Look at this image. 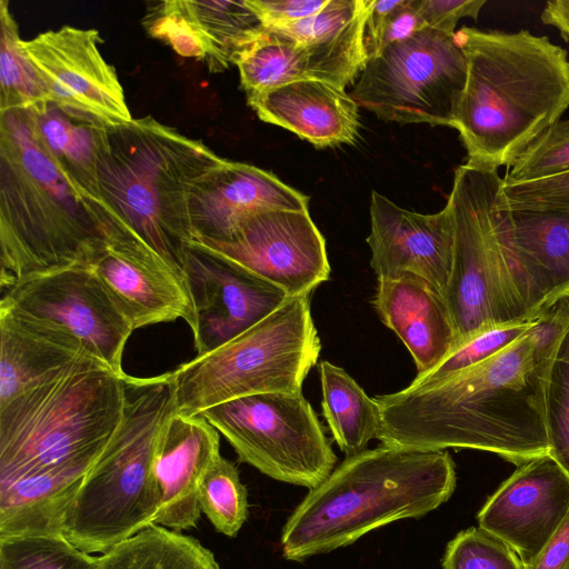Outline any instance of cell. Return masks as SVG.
<instances>
[{"label":"cell","instance_id":"f35d334b","mask_svg":"<svg viewBox=\"0 0 569 569\" xmlns=\"http://www.w3.org/2000/svg\"><path fill=\"white\" fill-rule=\"evenodd\" d=\"M500 209L569 210V172L519 183H505L502 179Z\"/></svg>","mask_w":569,"mask_h":569},{"label":"cell","instance_id":"d590c367","mask_svg":"<svg viewBox=\"0 0 569 569\" xmlns=\"http://www.w3.org/2000/svg\"><path fill=\"white\" fill-rule=\"evenodd\" d=\"M443 569H525L513 549L481 528L460 531L447 545Z\"/></svg>","mask_w":569,"mask_h":569},{"label":"cell","instance_id":"4fadbf2b","mask_svg":"<svg viewBox=\"0 0 569 569\" xmlns=\"http://www.w3.org/2000/svg\"><path fill=\"white\" fill-rule=\"evenodd\" d=\"M191 246L281 288L289 298L309 296L330 274L326 240L308 208L262 209L248 216L230 240Z\"/></svg>","mask_w":569,"mask_h":569},{"label":"cell","instance_id":"d6a6232c","mask_svg":"<svg viewBox=\"0 0 569 569\" xmlns=\"http://www.w3.org/2000/svg\"><path fill=\"white\" fill-rule=\"evenodd\" d=\"M199 506L213 527L228 537L237 536L247 519V489L237 467L222 456L201 481Z\"/></svg>","mask_w":569,"mask_h":569},{"label":"cell","instance_id":"1f68e13d","mask_svg":"<svg viewBox=\"0 0 569 569\" xmlns=\"http://www.w3.org/2000/svg\"><path fill=\"white\" fill-rule=\"evenodd\" d=\"M99 561L63 535L0 537V569H98Z\"/></svg>","mask_w":569,"mask_h":569},{"label":"cell","instance_id":"7a4b0ae2","mask_svg":"<svg viewBox=\"0 0 569 569\" xmlns=\"http://www.w3.org/2000/svg\"><path fill=\"white\" fill-rule=\"evenodd\" d=\"M569 297L520 339L483 362L441 380L375 397L381 443L412 450L467 448L518 467L549 453L545 382Z\"/></svg>","mask_w":569,"mask_h":569},{"label":"cell","instance_id":"8d00e7d4","mask_svg":"<svg viewBox=\"0 0 569 569\" xmlns=\"http://www.w3.org/2000/svg\"><path fill=\"white\" fill-rule=\"evenodd\" d=\"M569 172V119L559 120L507 170L505 183H519Z\"/></svg>","mask_w":569,"mask_h":569},{"label":"cell","instance_id":"74e56055","mask_svg":"<svg viewBox=\"0 0 569 569\" xmlns=\"http://www.w3.org/2000/svg\"><path fill=\"white\" fill-rule=\"evenodd\" d=\"M425 28L417 0H373L365 29L368 61L389 44L408 39Z\"/></svg>","mask_w":569,"mask_h":569},{"label":"cell","instance_id":"7bdbcfd3","mask_svg":"<svg viewBox=\"0 0 569 569\" xmlns=\"http://www.w3.org/2000/svg\"><path fill=\"white\" fill-rule=\"evenodd\" d=\"M540 17L545 24L558 29L563 40L569 41V0L547 2Z\"/></svg>","mask_w":569,"mask_h":569},{"label":"cell","instance_id":"5bb4252c","mask_svg":"<svg viewBox=\"0 0 569 569\" xmlns=\"http://www.w3.org/2000/svg\"><path fill=\"white\" fill-rule=\"evenodd\" d=\"M96 29L63 26L22 40L50 103L83 119L117 127L133 120L114 68L100 52Z\"/></svg>","mask_w":569,"mask_h":569},{"label":"cell","instance_id":"ab89813d","mask_svg":"<svg viewBox=\"0 0 569 569\" xmlns=\"http://www.w3.org/2000/svg\"><path fill=\"white\" fill-rule=\"evenodd\" d=\"M268 30L282 29L318 13L328 0H247Z\"/></svg>","mask_w":569,"mask_h":569},{"label":"cell","instance_id":"60d3db41","mask_svg":"<svg viewBox=\"0 0 569 569\" xmlns=\"http://www.w3.org/2000/svg\"><path fill=\"white\" fill-rule=\"evenodd\" d=\"M486 0H417V8L426 28L455 33L462 18L478 19Z\"/></svg>","mask_w":569,"mask_h":569},{"label":"cell","instance_id":"7402d4cb","mask_svg":"<svg viewBox=\"0 0 569 569\" xmlns=\"http://www.w3.org/2000/svg\"><path fill=\"white\" fill-rule=\"evenodd\" d=\"M264 122L282 127L316 148L353 143L360 128L359 106L345 89L303 79L247 98Z\"/></svg>","mask_w":569,"mask_h":569},{"label":"cell","instance_id":"277c9868","mask_svg":"<svg viewBox=\"0 0 569 569\" xmlns=\"http://www.w3.org/2000/svg\"><path fill=\"white\" fill-rule=\"evenodd\" d=\"M467 61L453 128L467 163L509 170L569 108L567 51L528 30L463 27L456 32Z\"/></svg>","mask_w":569,"mask_h":569},{"label":"cell","instance_id":"836d02e7","mask_svg":"<svg viewBox=\"0 0 569 569\" xmlns=\"http://www.w3.org/2000/svg\"><path fill=\"white\" fill-rule=\"evenodd\" d=\"M545 418L549 455L569 475V319L559 335L547 369Z\"/></svg>","mask_w":569,"mask_h":569},{"label":"cell","instance_id":"52a82bcc","mask_svg":"<svg viewBox=\"0 0 569 569\" xmlns=\"http://www.w3.org/2000/svg\"><path fill=\"white\" fill-rule=\"evenodd\" d=\"M123 420L72 499L62 535L88 553H104L154 525L160 508L153 472L162 425L174 410L170 372L129 376Z\"/></svg>","mask_w":569,"mask_h":569},{"label":"cell","instance_id":"e0dca14e","mask_svg":"<svg viewBox=\"0 0 569 569\" xmlns=\"http://www.w3.org/2000/svg\"><path fill=\"white\" fill-rule=\"evenodd\" d=\"M370 221L367 243L377 280L418 278L445 299L453 258L449 206L436 213H419L373 190Z\"/></svg>","mask_w":569,"mask_h":569},{"label":"cell","instance_id":"8fae6325","mask_svg":"<svg viewBox=\"0 0 569 569\" xmlns=\"http://www.w3.org/2000/svg\"><path fill=\"white\" fill-rule=\"evenodd\" d=\"M199 416L222 433L239 461L274 480L310 490L337 463L331 443L302 392L240 397Z\"/></svg>","mask_w":569,"mask_h":569},{"label":"cell","instance_id":"f546056e","mask_svg":"<svg viewBox=\"0 0 569 569\" xmlns=\"http://www.w3.org/2000/svg\"><path fill=\"white\" fill-rule=\"evenodd\" d=\"M247 98L309 78L302 44L278 30H268L236 60Z\"/></svg>","mask_w":569,"mask_h":569},{"label":"cell","instance_id":"4dcf8cb0","mask_svg":"<svg viewBox=\"0 0 569 569\" xmlns=\"http://www.w3.org/2000/svg\"><path fill=\"white\" fill-rule=\"evenodd\" d=\"M0 111L40 109L50 102L46 86L22 48L9 3L0 2Z\"/></svg>","mask_w":569,"mask_h":569},{"label":"cell","instance_id":"d4e9b609","mask_svg":"<svg viewBox=\"0 0 569 569\" xmlns=\"http://www.w3.org/2000/svg\"><path fill=\"white\" fill-rule=\"evenodd\" d=\"M87 358L96 359L69 337L0 305V408Z\"/></svg>","mask_w":569,"mask_h":569},{"label":"cell","instance_id":"8992f818","mask_svg":"<svg viewBox=\"0 0 569 569\" xmlns=\"http://www.w3.org/2000/svg\"><path fill=\"white\" fill-rule=\"evenodd\" d=\"M455 487V463L443 450L381 443L348 456L288 518L282 555L302 561L393 521L422 517L446 502Z\"/></svg>","mask_w":569,"mask_h":569},{"label":"cell","instance_id":"9a60e30c","mask_svg":"<svg viewBox=\"0 0 569 569\" xmlns=\"http://www.w3.org/2000/svg\"><path fill=\"white\" fill-rule=\"evenodd\" d=\"M186 277L196 312L197 356L236 338L289 298L281 288L196 246L188 252Z\"/></svg>","mask_w":569,"mask_h":569},{"label":"cell","instance_id":"ac0fdd59","mask_svg":"<svg viewBox=\"0 0 569 569\" xmlns=\"http://www.w3.org/2000/svg\"><path fill=\"white\" fill-rule=\"evenodd\" d=\"M124 311L134 330L182 319L196 329L184 280L141 242L112 238L89 266Z\"/></svg>","mask_w":569,"mask_h":569},{"label":"cell","instance_id":"3957f363","mask_svg":"<svg viewBox=\"0 0 569 569\" xmlns=\"http://www.w3.org/2000/svg\"><path fill=\"white\" fill-rule=\"evenodd\" d=\"M110 240L103 206L41 142L31 110L0 111V288L89 267Z\"/></svg>","mask_w":569,"mask_h":569},{"label":"cell","instance_id":"f1b7e54d","mask_svg":"<svg viewBox=\"0 0 569 569\" xmlns=\"http://www.w3.org/2000/svg\"><path fill=\"white\" fill-rule=\"evenodd\" d=\"M98 569H219L197 539L153 525L100 556Z\"/></svg>","mask_w":569,"mask_h":569},{"label":"cell","instance_id":"5b68a950","mask_svg":"<svg viewBox=\"0 0 569 569\" xmlns=\"http://www.w3.org/2000/svg\"><path fill=\"white\" fill-rule=\"evenodd\" d=\"M227 162L201 140L151 116L108 127L99 187L110 239L141 242L188 284L193 202Z\"/></svg>","mask_w":569,"mask_h":569},{"label":"cell","instance_id":"ba28073f","mask_svg":"<svg viewBox=\"0 0 569 569\" xmlns=\"http://www.w3.org/2000/svg\"><path fill=\"white\" fill-rule=\"evenodd\" d=\"M320 350L309 296L288 298L227 343L170 371L174 411L199 416L240 397L301 392Z\"/></svg>","mask_w":569,"mask_h":569},{"label":"cell","instance_id":"2e32d148","mask_svg":"<svg viewBox=\"0 0 569 569\" xmlns=\"http://www.w3.org/2000/svg\"><path fill=\"white\" fill-rule=\"evenodd\" d=\"M569 513V475L548 453L521 466L487 499L479 528L529 563Z\"/></svg>","mask_w":569,"mask_h":569},{"label":"cell","instance_id":"44dd1931","mask_svg":"<svg viewBox=\"0 0 569 569\" xmlns=\"http://www.w3.org/2000/svg\"><path fill=\"white\" fill-rule=\"evenodd\" d=\"M309 198L272 172L230 161L200 190L192 207L194 240L223 242L242 221L262 209L301 210Z\"/></svg>","mask_w":569,"mask_h":569},{"label":"cell","instance_id":"ffe728a7","mask_svg":"<svg viewBox=\"0 0 569 569\" xmlns=\"http://www.w3.org/2000/svg\"><path fill=\"white\" fill-rule=\"evenodd\" d=\"M220 456L219 431L201 416L174 410L168 416L153 462L160 499L154 525L178 532L196 527L201 513V481Z\"/></svg>","mask_w":569,"mask_h":569},{"label":"cell","instance_id":"4316f807","mask_svg":"<svg viewBox=\"0 0 569 569\" xmlns=\"http://www.w3.org/2000/svg\"><path fill=\"white\" fill-rule=\"evenodd\" d=\"M318 369L322 413L335 441L346 457L366 450L381 429L378 402L341 367L323 360Z\"/></svg>","mask_w":569,"mask_h":569},{"label":"cell","instance_id":"30bf717a","mask_svg":"<svg viewBox=\"0 0 569 569\" xmlns=\"http://www.w3.org/2000/svg\"><path fill=\"white\" fill-rule=\"evenodd\" d=\"M466 81L456 32L425 28L370 59L350 96L386 121L453 128Z\"/></svg>","mask_w":569,"mask_h":569},{"label":"cell","instance_id":"b9f144b4","mask_svg":"<svg viewBox=\"0 0 569 569\" xmlns=\"http://www.w3.org/2000/svg\"><path fill=\"white\" fill-rule=\"evenodd\" d=\"M525 569H569V513L551 539Z\"/></svg>","mask_w":569,"mask_h":569},{"label":"cell","instance_id":"7c38bea8","mask_svg":"<svg viewBox=\"0 0 569 569\" xmlns=\"http://www.w3.org/2000/svg\"><path fill=\"white\" fill-rule=\"evenodd\" d=\"M0 305L69 337L111 370L126 373L122 357L134 328L90 267L26 279L2 290Z\"/></svg>","mask_w":569,"mask_h":569},{"label":"cell","instance_id":"9c48e42d","mask_svg":"<svg viewBox=\"0 0 569 569\" xmlns=\"http://www.w3.org/2000/svg\"><path fill=\"white\" fill-rule=\"evenodd\" d=\"M501 187L497 170L467 162L455 170L447 201L453 221V258L445 301L457 333L456 347L491 326L536 318L528 313L507 266Z\"/></svg>","mask_w":569,"mask_h":569},{"label":"cell","instance_id":"83f0119b","mask_svg":"<svg viewBox=\"0 0 569 569\" xmlns=\"http://www.w3.org/2000/svg\"><path fill=\"white\" fill-rule=\"evenodd\" d=\"M183 9L200 38L210 72H221L267 31L257 12L241 1L182 0Z\"/></svg>","mask_w":569,"mask_h":569},{"label":"cell","instance_id":"e575fe53","mask_svg":"<svg viewBox=\"0 0 569 569\" xmlns=\"http://www.w3.org/2000/svg\"><path fill=\"white\" fill-rule=\"evenodd\" d=\"M543 313L530 320L491 326L475 333L430 371L417 375L409 386L428 385L483 362L526 335Z\"/></svg>","mask_w":569,"mask_h":569},{"label":"cell","instance_id":"484cf974","mask_svg":"<svg viewBox=\"0 0 569 569\" xmlns=\"http://www.w3.org/2000/svg\"><path fill=\"white\" fill-rule=\"evenodd\" d=\"M29 110L47 150L104 209L99 187V161L108 127L64 112L50 102L40 109Z\"/></svg>","mask_w":569,"mask_h":569},{"label":"cell","instance_id":"6da1fadb","mask_svg":"<svg viewBox=\"0 0 569 569\" xmlns=\"http://www.w3.org/2000/svg\"><path fill=\"white\" fill-rule=\"evenodd\" d=\"M87 358L0 408V535H62L127 406V379Z\"/></svg>","mask_w":569,"mask_h":569},{"label":"cell","instance_id":"d6986e66","mask_svg":"<svg viewBox=\"0 0 569 569\" xmlns=\"http://www.w3.org/2000/svg\"><path fill=\"white\" fill-rule=\"evenodd\" d=\"M505 211L502 244L531 317L569 297V210Z\"/></svg>","mask_w":569,"mask_h":569},{"label":"cell","instance_id":"cb8c5ba5","mask_svg":"<svg viewBox=\"0 0 569 569\" xmlns=\"http://www.w3.org/2000/svg\"><path fill=\"white\" fill-rule=\"evenodd\" d=\"M372 1L328 0L318 13L276 30L302 44L310 79L345 89L368 62L365 29Z\"/></svg>","mask_w":569,"mask_h":569},{"label":"cell","instance_id":"603a6c76","mask_svg":"<svg viewBox=\"0 0 569 569\" xmlns=\"http://www.w3.org/2000/svg\"><path fill=\"white\" fill-rule=\"evenodd\" d=\"M371 303L409 350L417 375L430 371L456 348L457 333L447 303L423 280H377Z\"/></svg>","mask_w":569,"mask_h":569}]
</instances>
